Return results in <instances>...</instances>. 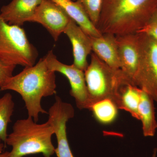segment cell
I'll return each mask as SVG.
<instances>
[{
    "mask_svg": "<svg viewBox=\"0 0 157 157\" xmlns=\"http://www.w3.org/2000/svg\"><path fill=\"white\" fill-rule=\"evenodd\" d=\"M90 37L94 53L110 67L115 70L120 69L115 35L104 33L100 37Z\"/></svg>",
    "mask_w": 157,
    "mask_h": 157,
    "instance_id": "4fadbf2b",
    "label": "cell"
},
{
    "mask_svg": "<svg viewBox=\"0 0 157 157\" xmlns=\"http://www.w3.org/2000/svg\"><path fill=\"white\" fill-rule=\"evenodd\" d=\"M153 98L142 90L138 108L139 117L142 124V131L145 137L154 136L157 128V121Z\"/></svg>",
    "mask_w": 157,
    "mask_h": 157,
    "instance_id": "9a60e30c",
    "label": "cell"
},
{
    "mask_svg": "<svg viewBox=\"0 0 157 157\" xmlns=\"http://www.w3.org/2000/svg\"><path fill=\"white\" fill-rule=\"evenodd\" d=\"M120 69L134 84L139 60L140 48L137 33L116 36ZM135 85V84H134Z\"/></svg>",
    "mask_w": 157,
    "mask_h": 157,
    "instance_id": "30bf717a",
    "label": "cell"
},
{
    "mask_svg": "<svg viewBox=\"0 0 157 157\" xmlns=\"http://www.w3.org/2000/svg\"><path fill=\"white\" fill-rule=\"evenodd\" d=\"M64 33L72 44L73 64L84 72L89 65L87 57L92 51L90 37L71 18Z\"/></svg>",
    "mask_w": 157,
    "mask_h": 157,
    "instance_id": "8fae6325",
    "label": "cell"
},
{
    "mask_svg": "<svg viewBox=\"0 0 157 157\" xmlns=\"http://www.w3.org/2000/svg\"><path fill=\"white\" fill-rule=\"evenodd\" d=\"M59 5L69 17L91 37L101 36L102 34L90 20L81 5L73 0H51Z\"/></svg>",
    "mask_w": 157,
    "mask_h": 157,
    "instance_id": "5bb4252c",
    "label": "cell"
},
{
    "mask_svg": "<svg viewBox=\"0 0 157 157\" xmlns=\"http://www.w3.org/2000/svg\"><path fill=\"white\" fill-rule=\"evenodd\" d=\"M156 150H155L154 151V152L153 155V157H156Z\"/></svg>",
    "mask_w": 157,
    "mask_h": 157,
    "instance_id": "603a6c76",
    "label": "cell"
},
{
    "mask_svg": "<svg viewBox=\"0 0 157 157\" xmlns=\"http://www.w3.org/2000/svg\"><path fill=\"white\" fill-rule=\"evenodd\" d=\"M54 134L53 128L48 121L38 124L29 117L18 120L6 139V146L12 147L9 157H24L39 153L44 157H51L55 150L52 141Z\"/></svg>",
    "mask_w": 157,
    "mask_h": 157,
    "instance_id": "3957f363",
    "label": "cell"
},
{
    "mask_svg": "<svg viewBox=\"0 0 157 157\" xmlns=\"http://www.w3.org/2000/svg\"><path fill=\"white\" fill-rule=\"evenodd\" d=\"M78 2L96 28L100 19L103 0H73Z\"/></svg>",
    "mask_w": 157,
    "mask_h": 157,
    "instance_id": "d6986e66",
    "label": "cell"
},
{
    "mask_svg": "<svg viewBox=\"0 0 157 157\" xmlns=\"http://www.w3.org/2000/svg\"><path fill=\"white\" fill-rule=\"evenodd\" d=\"M136 33L147 34L157 41V7L146 25Z\"/></svg>",
    "mask_w": 157,
    "mask_h": 157,
    "instance_id": "ffe728a7",
    "label": "cell"
},
{
    "mask_svg": "<svg viewBox=\"0 0 157 157\" xmlns=\"http://www.w3.org/2000/svg\"><path fill=\"white\" fill-rule=\"evenodd\" d=\"M142 90L131 82L123 86L121 90V109L126 111L133 117L140 120L138 108Z\"/></svg>",
    "mask_w": 157,
    "mask_h": 157,
    "instance_id": "2e32d148",
    "label": "cell"
},
{
    "mask_svg": "<svg viewBox=\"0 0 157 157\" xmlns=\"http://www.w3.org/2000/svg\"><path fill=\"white\" fill-rule=\"evenodd\" d=\"M137 33L140 60L134 83L157 103V41L147 34Z\"/></svg>",
    "mask_w": 157,
    "mask_h": 157,
    "instance_id": "8992f818",
    "label": "cell"
},
{
    "mask_svg": "<svg viewBox=\"0 0 157 157\" xmlns=\"http://www.w3.org/2000/svg\"><path fill=\"white\" fill-rule=\"evenodd\" d=\"M5 144L0 142V157H9L10 152L6 151L3 152V150L6 147Z\"/></svg>",
    "mask_w": 157,
    "mask_h": 157,
    "instance_id": "7402d4cb",
    "label": "cell"
},
{
    "mask_svg": "<svg viewBox=\"0 0 157 157\" xmlns=\"http://www.w3.org/2000/svg\"><path fill=\"white\" fill-rule=\"evenodd\" d=\"M117 107L111 100L105 99L96 102L89 109L92 111L97 120L107 124L113 121L117 115Z\"/></svg>",
    "mask_w": 157,
    "mask_h": 157,
    "instance_id": "ac0fdd59",
    "label": "cell"
},
{
    "mask_svg": "<svg viewBox=\"0 0 157 157\" xmlns=\"http://www.w3.org/2000/svg\"><path fill=\"white\" fill-rule=\"evenodd\" d=\"M14 108V103L11 94L6 93L0 98V140L5 145L8 136V124L11 122Z\"/></svg>",
    "mask_w": 157,
    "mask_h": 157,
    "instance_id": "e0dca14e",
    "label": "cell"
},
{
    "mask_svg": "<svg viewBox=\"0 0 157 157\" xmlns=\"http://www.w3.org/2000/svg\"><path fill=\"white\" fill-rule=\"evenodd\" d=\"M70 19L66 11L56 3L51 0H42L29 22L41 24L56 42Z\"/></svg>",
    "mask_w": 157,
    "mask_h": 157,
    "instance_id": "9c48e42d",
    "label": "cell"
},
{
    "mask_svg": "<svg viewBox=\"0 0 157 157\" xmlns=\"http://www.w3.org/2000/svg\"><path fill=\"white\" fill-rule=\"evenodd\" d=\"M84 74L89 101L88 109L96 102L105 99L111 100L118 109H121V89L127 82H132L121 69H113L93 53Z\"/></svg>",
    "mask_w": 157,
    "mask_h": 157,
    "instance_id": "277c9868",
    "label": "cell"
},
{
    "mask_svg": "<svg viewBox=\"0 0 157 157\" xmlns=\"http://www.w3.org/2000/svg\"><path fill=\"white\" fill-rule=\"evenodd\" d=\"M38 51L20 26L8 23L0 16V60L8 64L30 67L36 64Z\"/></svg>",
    "mask_w": 157,
    "mask_h": 157,
    "instance_id": "5b68a950",
    "label": "cell"
},
{
    "mask_svg": "<svg viewBox=\"0 0 157 157\" xmlns=\"http://www.w3.org/2000/svg\"><path fill=\"white\" fill-rule=\"evenodd\" d=\"M157 7V0H103L97 26L101 34L135 33L146 25Z\"/></svg>",
    "mask_w": 157,
    "mask_h": 157,
    "instance_id": "7a4b0ae2",
    "label": "cell"
},
{
    "mask_svg": "<svg viewBox=\"0 0 157 157\" xmlns=\"http://www.w3.org/2000/svg\"><path fill=\"white\" fill-rule=\"evenodd\" d=\"M47 121L51 125L56 136L57 147L55 153L57 157H74L68 142L67 124L74 117V109L71 104L64 102L56 96L55 101L49 108Z\"/></svg>",
    "mask_w": 157,
    "mask_h": 157,
    "instance_id": "ba28073f",
    "label": "cell"
},
{
    "mask_svg": "<svg viewBox=\"0 0 157 157\" xmlns=\"http://www.w3.org/2000/svg\"><path fill=\"white\" fill-rule=\"evenodd\" d=\"M42 0H12L0 9V16L11 25L21 26L29 22Z\"/></svg>",
    "mask_w": 157,
    "mask_h": 157,
    "instance_id": "7c38bea8",
    "label": "cell"
},
{
    "mask_svg": "<svg viewBox=\"0 0 157 157\" xmlns=\"http://www.w3.org/2000/svg\"><path fill=\"white\" fill-rule=\"evenodd\" d=\"M44 57L51 70L61 73L67 78L71 86L70 94L75 99L78 108L88 109L89 101L84 71L73 64L68 65L60 62L52 50L49 51Z\"/></svg>",
    "mask_w": 157,
    "mask_h": 157,
    "instance_id": "52a82bcc",
    "label": "cell"
},
{
    "mask_svg": "<svg viewBox=\"0 0 157 157\" xmlns=\"http://www.w3.org/2000/svg\"><path fill=\"white\" fill-rule=\"evenodd\" d=\"M16 66L6 64L0 60V88L3 86L7 79L13 76Z\"/></svg>",
    "mask_w": 157,
    "mask_h": 157,
    "instance_id": "44dd1931",
    "label": "cell"
},
{
    "mask_svg": "<svg viewBox=\"0 0 157 157\" xmlns=\"http://www.w3.org/2000/svg\"><path fill=\"white\" fill-rule=\"evenodd\" d=\"M55 72L48 68L45 57L37 63L25 67L22 71L7 79L0 91L12 90L24 101L28 117L38 122L40 113H47L41 105L42 98L56 94Z\"/></svg>",
    "mask_w": 157,
    "mask_h": 157,
    "instance_id": "6da1fadb",
    "label": "cell"
}]
</instances>
